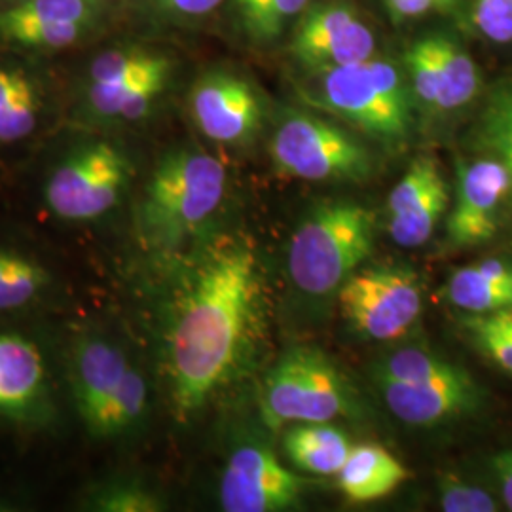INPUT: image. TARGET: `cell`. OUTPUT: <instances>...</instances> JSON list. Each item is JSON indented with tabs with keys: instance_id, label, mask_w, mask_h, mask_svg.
Segmentation results:
<instances>
[{
	"instance_id": "30",
	"label": "cell",
	"mask_w": 512,
	"mask_h": 512,
	"mask_svg": "<svg viewBox=\"0 0 512 512\" xmlns=\"http://www.w3.org/2000/svg\"><path fill=\"white\" fill-rule=\"evenodd\" d=\"M478 31L495 44L512 42V0H475Z\"/></svg>"
},
{
	"instance_id": "19",
	"label": "cell",
	"mask_w": 512,
	"mask_h": 512,
	"mask_svg": "<svg viewBox=\"0 0 512 512\" xmlns=\"http://www.w3.org/2000/svg\"><path fill=\"white\" fill-rule=\"evenodd\" d=\"M448 300L469 313L512 308V264L497 258H486L478 264L459 268L446 285Z\"/></svg>"
},
{
	"instance_id": "23",
	"label": "cell",
	"mask_w": 512,
	"mask_h": 512,
	"mask_svg": "<svg viewBox=\"0 0 512 512\" xmlns=\"http://www.w3.org/2000/svg\"><path fill=\"white\" fill-rule=\"evenodd\" d=\"M50 285L52 275L37 258L0 247V313L29 310Z\"/></svg>"
},
{
	"instance_id": "13",
	"label": "cell",
	"mask_w": 512,
	"mask_h": 512,
	"mask_svg": "<svg viewBox=\"0 0 512 512\" xmlns=\"http://www.w3.org/2000/svg\"><path fill=\"white\" fill-rule=\"evenodd\" d=\"M308 480L294 475L266 446L245 444L232 452L220 476V507L226 512L289 511Z\"/></svg>"
},
{
	"instance_id": "18",
	"label": "cell",
	"mask_w": 512,
	"mask_h": 512,
	"mask_svg": "<svg viewBox=\"0 0 512 512\" xmlns=\"http://www.w3.org/2000/svg\"><path fill=\"white\" fill-rule=\"evenodd\" d=\"M338 488L349 503H372L393 494L410 476L408 469L384 446H353L338 473Z\"/></svg>"
},
{
	"instance_id": "10",
	"label": "cell",
	"mask_w": 512,
	"mask_h": 512,
	"mask_svg": "<svg viewBox=\"0 0 512 512\" xmlns=\"http://www.w3.org/2000/svg\"><path fill=\"white\" fill-rule=\"evenodd\" d=\"M340 306L353 329L372 340H395L421 313L420 281L406 268L353 272L338 289Z\"/></svg>"
},
{
	"instance_id": "8",
	"label": "cell",
	"mask_w": 512,
	"mask_h": 512,
	"mask_svg": "<svg viewBox=\"0 0 512 512\" xmlns=\"http://www.w3.org/2000/svg\"><path fill=\"white\" fill-rule=\"evenodd\" d=\"M270 154L279 173L302 181H363L372 173L368 150L313 114H289L272 137Z\"/></svg>"
},
{
	"instance_id": "29",
	"label": "cell",
	"mask_w": 512,
	"mask_h": 512,
	"mask_svg": "<svg viewBox=\"0 0 512 512\" xmlns=\"http://www.w3.org/2000/svg\"><path fill=\"white\" fill-rule=\"evenodd\" d=\"M440 507L446 512L497 511L492 495L458 478H450L440 486Z\"/></svg>"
},
{
	"instance_id": "28",
	"label": "cell",
	"mask_w": 512,
	"mask_h": 512,
	"mask_svg": "<svg viewBox=\"0 0 512 512\" xmlns=\"http://www.w3.org/2000/svg\"><path fill=\"white\" fill-rule=\"evenodd\" d=\"M406 67L412 76L414 93L425 109L437 110L439 99V78L437 59L433 48V35L416 40L406 52Z\"/></svg>"
},
{
	"instance_id": "16",
	"label": "cell",
	"mask_w": 512,
	"mask_h": 512,
	"mask_svg": "<svg viewBox=\"0 0 512 512\" xmlns=\"http://www.w3.org/2000/svg\"><path fill=\"white\" fill-rule=\"evenodd\" d=\"M448 186L431 156L416 158L387 200V232L395 243L416 249L427 243L448 205Z\"/></svg>"
},
{
	"instance_id": "5",
	"label": "cell",
	"mask_w": 512,
	"mask_h": 512,
	"mask_svg": "<svg viewBox=\"0 0 512 512\" xmlns=\"http://www.w3.org/2000/svg\"><path fill=\"white\" fill-rule=\"evenodd\" d=\"M313 105L385 141H401L412 126L408 93L397 67L380 57L313 73Z\"/></svg>"
},
{
	"instance_id": "17",
	"label": "cell",
	"mask_w": 512,
	"mask_h": 512,
	"mask_svg": "<svg viewBox=\"0 0 512 512\" xmlns=\"http://www.w3.org/2000/svg\"><path fill=\"white\" fill-rule=\"evenodd\" d=\"M511 194V177L497 158L459 167L458 196L448 217V239L454 247L488 241L497 230V215Z\"/></svg>"
},
{
	"instance_id": "34",
	"label": "cell",
	"mask_w": 512,
	"mask_h": 512,
	"mask_svg": "<svg viewBox=\"0 0 512 512\" xmlns=\"http://www.w3.org/2000/svg\"><path fill=\"white\" fill-rule=\"evenodd\" d=\"M456 2H458V0H439L440 12H448V10H452V8L456 6Z\"/></svg>"
},
{
	"instance_id": "25",
	"label": "cell",
	"mask_w": 512,
	"mask_h": 512,
	"mask_svg": "<svg viewBox=\"0 0 512 512\" xmlns=\"http://www.w3.org/2000/svg\"><path fill=\"white\" fill-rule=\"evenodd\" d=\"M82 505L92 512H158L164 501L145 484L128 478L105 480L88 490Z\"/></svg>"
},
{
	"instance_id": "26",
	"label": "cell",
	"mask_w": 512,
	"mask_h": 512,
	"mask_svg": "<svg viewBox=\"0 0 512 512\" xmlns=\"http://www.w3.org/2000/svg\"><path fill=\"white\" fill-rule=\"evenodd\" d=\"M463 327L476 348L512 376V308L471 313L463 317Z\"/></svg>"
},
{
	"instance_id": "27",
	"label": "cell",
	"mask_w": 512,
	"mask_h": 512,
	"mask_svg": "<svg viewBox=\"0 0 512 512\" xmlns=\"http://www.w3.org/2000/svg\"><path fill=\"white\" fill-rule=\"evenodd\" d=\"M480 143L507 167L512 202V80L495 90L480 122Z\"/></svg>"
},
{
	"instance_id": "32",
	"label": "cell",
	"mask_w": 512,
	"mask_h": 512,
	"mask_svg": "<svg viewBox=\"0 0 512 512\" xmlns=\"http://www.w3.org/2000/svg\"><path fill=\"white\" fill-rule=\"evenodd\" d=\"M385 6L395 21L421 18L431 10H439V0H385Z\"/></svg>"
},
{
	"instance_id": "11",
	"label": "cell",
	"mask_w": 512,
	"mask_h": 512,
	"mask_svg": "<svg viewBox=\"0 0 512 512\" xmlns=\"http://www.w3.org/2000/svg\"><path fill=\"white\" fill-rule=\"evenodd\" d=\"M110 0H10L0 6V42L31 52L82 44L109 16Z\"/></svg>"
},
{
	"instance_id": "20",
	"label": "cell",
	"mask_w": 512,
	"mask_h": 512,
	"mask_svg": "<svg viewBox=\"0 0 512 512\" xmlns=\"http://www.w3.org/2000/svg\"><path fill=\"white\" fill-rule=\"evenodd\" d=\"M283 448L300 471L330 476L340 473L353 446L329 421H319L291 425L283 437Z\"/></svg>"
},
{
	"instance_id": "33",
	"label": "cell",
	"mask_w": 512,
	"mask_h": 512,
	"mask_svg": "<svg viewBox=\"0 0 512 512\" xmlns=\"http://www.w3.org/2000/svg\"><path fill=\"white\" fill-rule=\"evenodd\" d=\"M494 471L503 492V499L512 511V448L495 456Z\"/></svg>"
},
{
	"instance_id": "14",
	"label": "cell",
	"mask_w": 512,
	"mask_h": 512,
	"mask_svg": "<svg viewBox=\"0 0 512 512\" xmlns=\"http://www.w3.org/2000/svg\"><path fill=\"white\" fill-rule=\"evenodd\" d=\"M52 376L37 342L0 330V418L40 427L54 420Z\"/></svg>"
},
{
	"instance_id": "12",
	"label": "cell",
	"mask_w": 512,
	"mask_h": 512,
	"mask_svg": "<svg viewBox=\"0 0 512 512\" xmlns=\"http://www.w3.org/2000/svg\"><path fill=\"white\" fill-rule=\"evenodd\" d=\"M291 54L311 73H319L372 59L376 38L351 4L330 0L302 16L294 31Z\"/></svg>"
},
{
	"instance_id": "15",
	"label": "cell",
	"mask_w": 512,
	"mask_h": 512,
	"mask_svg": "<svg viewBox=\"0 0 512 512\" xmlns=\"http://www.w3.org/2000/svg\"><path fill=\"white\" fill-rule=\"evenodd\" d=\"M190 112L203 135L222 145H241L262 124V103L253 84L228 71H209L190 92Z\"/></svg>"
},
{
	"instance_id": "21",
	"label": "cell",
	"mask_w": 512,
	"mask_h": 512,
	"mask_svg": "<svg viewBox=\"0 0 512 512\" xmlns=\"http://www.w3.org/2000/svg\"><path fill=\"white\" fill-rule=\"evenodd\" d=\"M42 93L33 74L0 63V145H12L35 133Z\"/></svg>"
},
{
	"instance_id": "9",
	"label": "cell",
	"mask_w": 512,
	"mask_h": 512,
	"mask_svg": "<svg viewBox=\"0 0 512 512\" xmlns=\"http://www.w3.org/2000/svg\"><path fill=\"white\" fill-rule=\"evenodd\" d=\"M384 401L397 420L431 427L473 412L480 403L475 380L427 349L412 351L399 380H380Z\"/></svg>"
},
{
	"instance_id": "4",
	"label": "cell",
	"mask_w": 512,
	"mask_h": 512,
	"mask_svg": "<svg viewBox=\"0 0 512 512\" xmlns=\"http://www.w3.org/2000/svg\"><path fill=\"white\" fill-rule=\"evenodd\" d=\"M374 236V213L363 205H319L291 239L287 264L296 287L313 296L334 293L372 253Z\"/></svg>"
},
{
	"instance_id": "2",
	"label": "cell",
	"mask_w": 512,
	"mask_h": 512,
	"mask_svg": "<svg viewBox=\"0 0 512 512\" xmlns=\"http://www.w3.org/2000/svg\"><path fill=\"white\" fill-rule=\"evenodd\" d=\"M226 167L202 148L167 152L137 205V232L150 251L173 253L215 217L226 194Z\"/></svg>"
},
{
	"instance_id": "24",
	"label": "cell",
	"mask_w": 512,
	"mask_h": 512,
	"mask_svg": "<svg viewBox=\"0 0 512 512\" xmlns=\"http://www.w3.org/2000/svg\"><path fill=\"white\" fill-rule=\"evenodd\" d=\"M310 0H232L239 29L258 44L281 37Z\"/></svg>"
},
{
	"instance_id": "31",
	"label": "cell",
	"mask_w": 512,
	"mask_h": 512,
	"mask_svg": "<svg viewBox=\"0 0 512 512\" xmlns=\"http://www.w3.org/2000/svg\"><path fill=\"white\" fill-rule=\"evenodd\" d=\"M152 2L169 18L196 21L213 14L224 0H152Z\"/></svg>"
},
{
	"instance_id": "3",
	"label": "cell",
	"mask_w": 512,
	"mask_h": 512,
	"mask_svg": "<svg viewBox=\"0 0 512 512\" xmlns=\"http://www.w3.org/2000/svg\"><path fill=\"white\" fill-rule=\"evenodd\" d=\"M74 404L90 435L118 439L147 414L148 384L128 353L101 334H82L69 353Z\"/></svg>"
},
{
	"instance_id": "7",
	"label": "cell",
	"mask_w": 512,
	"mask_h": 512,
	"mask_svg": "<svg viewBox=\"0 0 512 512\" xmlns=\"http://www.w3.org/2000/svg\"><path fill=\"white\" fill-rule=\"evenodd\" d=\"M348 412V384L319 349L287 351L262 382L260 414L274 431L294 423L332 421Z\"/></svg>"
},
{
	"instance_id": "22",
	"label": "cell",
	"mask_w": 512,
	"mask_h": 512,
	"mask_svg": "<svg viewBox=\"0 0 512 512\" xmlns=\"http://www.w3.org/2000/svg\"><path fill=\"white\" fill-rule=\"evenodd\" d=\"M437 59L439 99L437 110L448 112L469 105L480 90V73L475 59L452 37L433 35Z\"/></svg>"
},
{
	"instance_id": "6",
	"label": "cell",
	"mask_w": 512,
	"mask_h": 512,
	"mask_svg": "<svg viewBox=\"0 0 512 512\" xmlns=\"http://www.w3.org/2000/svg\"><path fill=\"white\" fill-rule=\"evenodd\" d=\"M133 164L109 139L86 141L55 165L44 186V202L55 219L93 222L107 217L128 194Z\"/></svg>"
},
{
	"instance_id": "1",
	"label": "cell",
	"mask_w": 512,
	"mask_h": 512,
	"mask_svg": "<svg viewBox=\"0 0 512 512\" xmlns=\"http://www.w3.org/2000/svg\"><path fill=\"white\" fill-rule=\"evenodd\" d=\"M167 330L165 366L175 416L198 414L253 357L266 323V285L243 238L207 245L184 277Z\"/></svg>"
}]
</instances>
